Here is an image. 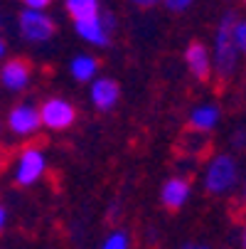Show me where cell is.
<instances>
[{"mask_svg":"<svg viewBox=\"0 0 246 249\" xmlns=\"http://www.w3.org/2000/svg\"><path fill=\"white\" fill-rule=\"evenodd\" d=\"M5 128H10V133L17 136V138H32L34 133L42 128L40 109L32 101L15 104L13 109L8 111V116H5Z\"/></svg>","mask_w":246,"mask_h":249,"instance_id":"6","label":"cell"},{"mask_svg":"<svg viewBox=\"0 0 246 249\" xmlns=\"http://www.w3.org/2000/svg\"><path fill=\"white\" fill-rule=\"evenodd\" d=\"M236 22L234 13H224L217 32H214V47H212V74H217L222 82L231 79L239 67V52L231 42V27Z\"/></svg>","mask_w":246,"mask_h":249,"instance_id":"1","label":"cell"},{"mask_svg":"<svg viewBox=\"0 0 246 249\" xmlns=\"http://www.w3.org/2000/svg\"><path fill=\"white\" fill-rule=\"evenodd\" d=\"M0 25H3V18H0Z\"/></svg>","mask_w":246,"mask_h":249,"instance_id":"29","label":"cell"},{"mask_svg":"<svg viewBox=\"0 0 246 249\" xmlns=\"http://www.w3.org/2000/svg\"><path fill=\"white\" fill-rule=\"evenodd\" d=\"M182 57L187 64V72L197 82H207L212 77V52H209V47L204 42H190Z\"/></svg>","mask_w":246,"mask_h":249,"instance_id":"11","label":"cell"},{"mask_svg":"<svg viewBox=\"0 0 246 249\" xmlns=\"http://www.w3.org/2000/svg\"><path fill=\"white\" fill-rule=\"evenodd\" d=\"M47 173V153L37 146H27L20 151L15 158L13 168V180L20 188H32L34 183H40Z\"/></svg>","mask_w":246,"mask_h":249,"instance_id":"4","label":"cell"},{"mask_svg":"<svg viewBox=\"0 0 246 249\" xmlns=\"http://www.w3.org/2000/svg\"><path fill=\"white\" fill-rule=\"evenodd\" d=\"M20 3L27 8V10H47L52 5V0H20Z\"/></svg>","mask_w":246,"mask_h":249,"instance_id":"19","label":"cell"},{"mask_svg":"<svg viewBox=\"0 0 246 249\" xmlns=\"http://www.w3.org/2000/svg\"><path fill=\"white\" fill-rule=\"evenodd\" d=\"M40 121H42V128L47 131H66L72 128L74 121H77V109L72 101H66L64 96H49L45 99L40 106Z\"/></svg>","mask_w":246,"mask_h":249,"instance_id":"5","label":"cell"},{"mask_svg":"<svg viewBox=\"0 0 246 249\" xmlns=\"http://www.w3.org/2000/svg\"><path fill=\"white\" fill-rule=\"evenodd\" d=\"M89 101L96 111L109 114L116 109V104L121 101V84L111 77H96L89 84Z\"/></svg>","mask_w":246,"mask_h":249,"instance_id":"7","label":"cell"},{"mask_svg":"<svg viewBox=\"0 0 246 249\" xmlns=\"http://www.w3.org/2000/svg\"><path fill=\"white\" fill-rule=\"evenodd\" d=\"M207 146H209V138H207L204 133H197V131H190V128H187V133L180 138V148H182L190 158H197L199 153H204Z\"/></svg>","mask_w":246,"mask_h":249,"instance_id":"15","label":"cell"},{"mask_svg":"<svg viewBox=\"0 0 246 249\" xmlns=\"http://www.w3.org/2000/svg\"><path fill=\"white\" fill-rule=\"evenodd\" d=\"M244 5H246V0H244Z\"/></svg>","mask_w":246,"mask_h":249,"instance_id":"30","label":"cell"},{"mask_svg":"<svg viewBox=\"0 0 246 249\" xmlns=\"http://www.w3.org/2000/svg\"><path fill=\"white\" fill-rule=\"evenodd\" d=\"M5 54H8V42H5L3 37H0V62L5 59Z\"/></svg>","mask_w":246,"mask_h":249,"instance_id":"26","label":"cell"},{"mask_svg":"<svg viewBox=\"0 0 246 249\" xmlns=\"http://www.w3.org/2000/svg\"><path fill=\"white\" fill-rule=\"evenodd\" d=\"M3 128H5V124H3V121H0V133H3Z\"/></svg>","mask_w":246,"mask_h":249,"instance_id":"27","label":"cell"},{"mask_svg":"<svg viewBox=\"0 0 246 249\" xmlns=\"http://www.w3.org/2000/svg\"><path fill=\"white\" fill-rule=\"evenodd\" d=\"M64 10L74 22L94 20L101 15V0H64Z\"/></svg>","mask_w":246,"mask_h":249,"instance_id":"14","label":"cell"},{"mask_svg":"<svg viewBox=\"0 0 246 249\" xmlns=\"http://www.w3.org/2000/svg\"><path fill=\"white\" fill-rule=\"evenodd\" d=\"M192 197V183L185 175H172L160 185V205L165 210H182Z\"/></svg>","mask_w":246,"mask_h":249,"instance_id":"9","label":"cell"},{"mask_svg":"<svg viewBox=\"0 0 246 249\" xmlns=\"http://www.w3.org/2000/svg\"><path fill=\"white\" fill-rule=\"evenodd\" d=\"M128 3H133V5H135V8H140V10H150V8L160 5L163 0H128Z\"/></svg>","mask_w":246,"mask_h":249,"instance_id":"22","label":"cell"},{"mask_svg":"<svg viewBox=\"0 0 246 249\" xmlns=\"http://www.w3.org/2000/svg\"><path fill=\"white\" fill-rule=\"evenodd\" d=\"M192 3L195 0H163L160 5H165L170 13H185V10H190Z\"/></svg>","mask_w":246,"mask_h":249,"instance_id":"18","label":"cell"},{"mask_svg":"<svg viewBox=\"0 0 246 249\" xmlns=\"http://www.w3.org/2000/svg\"><path fill=\"white\" fill-rule=\"evenodd\" d=\"M74 32L77 37L96 50H106L111 45V32L101 25V18H94V20H82V22H74Z\"/></svg>","mask_w":246,"mask_h":249,"instance_id":"12","label":"cell"},{"mask_svg":"<svg viewBox=\"0 0 246 249\" xmlns=\"http://www.w3.org/2000/svg\"><path fill=\"white\" fill-rule=\"evenodd\" d=\"M239 244H241V249H246V222H244L241 230H239Z\"/></svg>","mask_w":246,"mask_h":249,"instance_id":"25","label":"cell"},{"mask_svg":"<svg viewBox=\"0 0 246 249\" xmlns=\"http://www.w3.org/2000/svg\"><path fill=\"white\" fill-rule=\"evenodd\" d=\"M30 82H32V67L25 59L13 57L0 67V87H3L5 91L20 94L30 87Z\"/></svg>","mask_w":246,"mask_h":249,"instance_id":"8","label":"cell"},{"mask_svg":"<svg viewBox=\"0 0 246 249\" xmlns=\"http://www.w3.org/2000/svg\"><path fill=\"white\" fill-rule=\"evenodd\" d=\"M5 225H8V210H5V205H0V232L5 230Z\"/></svg>","mask_w":246,"mask_h":249,"instance_id":"23","label":"cell"},{"mask_svg":"<svg viewBox=\"0 0 246 249\" xmlns=\"http://www.w3.org/2000/svg\"><path fill=\"white\" fill-rule=\"evenodd\" d=\"M231 42H234L239 57L246 54V18H236V22L231 27Z\"/></svg>","mask_w":246,"mask_h":249,"instance_id":"17","label":"cell"},{"mask_svg":"<svg viewBox=\"0 0 246 249\" xmlns=\"http://www.w3.org/2000/svg\"><path fill=\"white\" fill-rule=\"evenodd\" d=\"M98 249H131V237L123 230H114V232H109L106 237H103Z\"/></svg>","mask_w":246,"mask_h":249,"instance_id":"16","label":"cell"},{"mask_svg":"<svg viewBox=\"0 0 246 249\" xmlns=\"http://www.w3.org/2000/svg\"><path fill=\"white\" fill-rule=\"evenodd\" d=\"M69 77L79 84H91L98 77V59L89 52L74 54L69 59Z\"/></svg>","mask_w":246,"mask_h":249,"instance_id":"13","label":"cell"},{"mask_svg":"<svg viewBox=\"0 0 246 249\" xmlns=\"http://www.w3.org/2000/svg\"><path fill=\"white\" fill-rule=\"evenodd\" d=\"M244 202H246V190H244Z\"/></svg>","mask_w":246,"mask_h":249,"instance_id":"28","label":"cell"},{"mask_svg":"<svg viewBox=\"0 0 246 249\" xmlns=\"http://www.w3.org/2000/svg\"><path fill=\"white\" fill-rule=\"evenodd\" d=\"M180 249H212L209 244H197V242H185Z\"/></svg>","mask_w":246,"mask_h":249,"instance_id":"24","label":"cell"},{"mask_svg":"<svg viewBox=\"0 0 246 249\" xmlns=\"http://www.w3.org/2000/svg\"><path fill=\"white\" fill-rule=\"evenodd\" d=\"M219 124H222V109L212 101L192 106L190 114H187V128L197 131V133H204V136H209Z\"/></svg>","mask_w":246,"mask_h":249,"instance_id":"10","label":"cell"},{"mask_svg":"<svg viewBox=\"0 0 246 249\" xmlns=\"http://www.w3.org/2000/svg\"><path fill=\"white\" fill-rule=\"evenodd\" d=\"M17 32L27 45H45L54 37L57 22L47 10H27L22 8L17 15Z\"/></svg>","mask_w":246,"mask_h":249,"instance_id":"3","label":"cell"},{"mask_svg":"<svg viewBox=\"0 0 246 249\" xmlns=\"http://www.w3.org/2000/svg\"><path fill=\"white\" fill-rule=\"evenodd\" d=\"M231 146H234L236 151H241V148H246V131H244V128H239V131H234V136H231Z\"/></svg>","mask_w":246,"mask_h":249,"instance_id":"21","label":"cell"},{"mask_svg":"<svg viewBox=\"0 0 246 249\" xmlns=\"http://www.w3.org/2000/svg\"><path fill=\"white\" fill-rule=\"evenodd\" d=\"M98 18H101V25H103V27H106V30L114 35V30H116V22H118V20H116V13H101Z\"/></svg>","mask_w":246,"mask_h":249,"instance_id":"20","label":"cell"},{"mask_svg":"<svg viewBox=\"0 0 246 249\" xmlns=\"http://www.w3.org/2000/svg\"><path fill=\"white\" fill-rule=\"evenodd\" d=\"M239 180H241L239 160L229 153L212 156L202 170V188L209 195H227L239 185Z\"/></svg>","mask_w":246,"mask_h":249,"instance_id":"2","label":"cell"}]
</instances>
